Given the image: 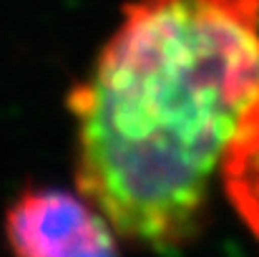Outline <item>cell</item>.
Here are the masks:
<instances>
[{"instance_id": "obj_2", "label": "cell", "mask_w": 259, "mask_h": 257, "mask_svg": "<svg viewBox=\"0 0 259 257\" xmlns=\"http://www.w3.org/2000/svg\"><path fill=\"white\" fill-rule=\"evenodd\" d=\"M118 232L86 194L30 187L5 212L13 257H121Z\"/></svg>"}, {"instance_id": "obj_1", "label": "cell", "mask_w": 259, "mask_h": 257, "mask_svg": "<svg viewBox=\"0 0 259 257\" xmlns=\"http://www.w3.org/2000/svg\"><path fill=\"white\" fill-rule=\"evenodd\" d=\"M257 91L259 0H136L68 96L78 189L123 240L189 245Z\"/></svg>"}, {"instance_id": "obj_3", "label": "cell", "mask_w": 259, "mask_h": 257, "mask_svg": "<svg viewBox=\"0 0 259 257\" xmlns=\"http://www.w3.org/2000/svg\"><path fill=\"white\" fill-rule=\"evenodd\" d=\"M219 184L227 202L259 242V91L244 108L222 157Z\"/></svg>"}]
</instances>
